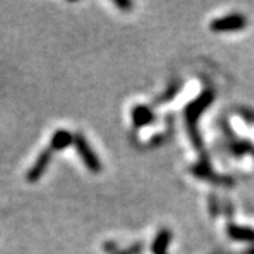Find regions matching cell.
<instances>
[{
    "mask_svg": "<svg viewBox=\"0 0 254 254\" xmlns=\"http://www.w3.org/2000/svg\"><path fill=\"white\" fill-rule=\"evenodd\" d=\"M73 145L78 151V154L81 155L82 161L88 167V170L92 173H99L102 165H100L98 155L95 154V151L91 148V145L88 144L86 138L82 134H76L73 137Z\"/></svg>",
    "mask_w": 254,
    "mask_h": 254,
    "instance_id": "obj_1",
    "label": "cell"
},
{
    "mask_svg": "<svg viewBox=\"0 0 254 254\" xmlns=\"http://www.w3.org/2000/svg\"><path fill=\"white\" fill-rule=\"evenodd\" d=\"M73 143V136L71 131L65 130V128H60L54 131V134L50 140V148L53 151H61L65 150L68 145H71Z\"/></svg>",
    "mask_w": 254,
    "mask_h": 254,
    "instance_id": "obj_3",
    "label": "cell"
},
{
    "mask_svg": "<svg viewBox=\"0 0 254 254\" xmlns=\"http://www.w3.org/2000/svg\"><path fill=\"white\" fill-rule=\"evenodd\" d=\"M51 158H53V150L51 148H46V150H43L38 157H37V160L34 161V164L30 167V170L27 171V175H26V178H27L28 182H37L41 177H43V174L46 173L47 168H48V165L51 163Z\"/></svg>",
    "mask_w": 254,
    "mask_h": 254,
    "instance_id": "obj_2",
    "label": "cell"
}]
</instances>
